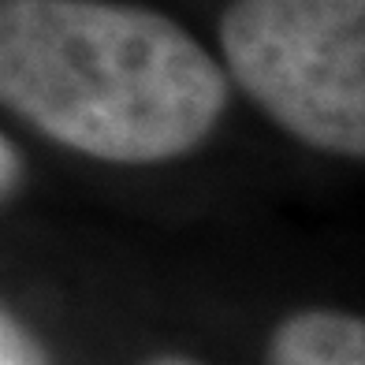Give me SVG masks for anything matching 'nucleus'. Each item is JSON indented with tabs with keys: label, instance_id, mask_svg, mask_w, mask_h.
I'll return each instance as SVG.
<instances>
[{
	"label": "nucleus",
	"instance_id": "f257e3e1",
	"mask_svg": "<svg viewBox=\"0 0 365 365\" xmlns=\"http://www.w3.org/2000/svg\"><path fill=\"white\" fill-rule=\"evenodd\" d=\"M0 93L53 142L115 164L194 149L227 105V82L187 30L108 0H4Z\"/></svg>",
	"mask_w": 365,
	"mask_h": 365
},
{
	"label": "nucleus",
	"instance_id": "f03ea898",
	"mask_svg": "<svg viewBox=\"0 0 365 365\" xmlns=\"http://www.w3.org/2000/svg\"><path fill=\"white\" fill-rule=\"evenodd\" d=\"M220 45L231 75L284 130L365 157V0H235Z\"/></svg>",
	"mask_w": 365,
	"mask_h": 365
},
{
	"label": "nucleus",
	"instance_id": "7ed1b4c3",
	"mask_svg": "<svg viewBox=\"0 0 365 365\" xmlns=\"http://www.w3.org/2000/svg\"><path fill=\"white\" fill-rule=\"evenodd\" d=\"M269 365H365V317L336 309L294 313L272 331Z\"/></svg>",
	"mask_w": 365,
	"mask_h": 365
},
{
	"label": "nucleus",
	"instance_id": "20e7f679",
	"mask_svg": "<svg viewBox=\"0 0 365 365\" xmlns=\"http://www.w3.org/2000/svg\"><path fill=\"white\" fill-rule=\"evenodd\" d=\"M0 365H48L38 339L30 336L26 324L15 313L0 317Z\"/></svg>",
	"mask_w": 365,
	"mask_h": 365
},
{
	"label": "nucleus",
	"instance_id": "39448f33",
	"mask_svg": "<svg viewBox=\"0 0 365 365\" xmlns=\"http://www.w3.org/2000/svg\"><path fill=\"white\" fill-rule=\"evenodd\" d=\"M0 153H4V190H11L15 175H19V157H15L11 142H4V145H0Z\"/></svg>",
	"mask_w": 365,
	"mask_h": 365
},
{
	"label": "nucleus",
	"instance_id": "423d86ee",
	"mask_svg": "<svg viewBox=\"0 0 365 365\" xmlns=\"http://www.w3.org/2000/svg\"><path fill=\"white\" fill-rule=\"evenodd\" d=\"M145 365H197V361H187V358H157V361H145Z\"/></svg>",
	"mask_w": 365,
	"mask_h": 365
}]
</instances>
